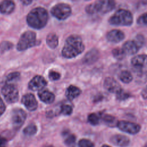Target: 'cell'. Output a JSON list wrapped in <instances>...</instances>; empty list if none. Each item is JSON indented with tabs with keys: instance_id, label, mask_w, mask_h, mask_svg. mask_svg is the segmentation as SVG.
I'll return each mask as SVG.
<instances>
[{
	"instance_id": "8d00e7d4",
	"label": "cell",
	"mask_w": 147,
	"mask_h": 147,
	"mask_svg": "<svg viewBox=\"0 0 147 147\" xmlns=\"http://www.w3.org/2000/svg\"><path fill=\"white\" fill-rule=\"evenodd\" d=\"M7 140L5 138L0 136V147H5L6 144Z\"/></svg>"
},
{
	"instance_id": "4fadbf2b",
	"label": "cell",
	"mask_w": 147,
	"mask_h": 147,
	"mask_svg": "<svg viewBox=\"0 0 147 147\" xmlns=\"http://www.w3.org/2000/svg\"><path fill=\"white\" fill-rule=\"evenodd\" d=\"M22 103L29 111H34L37 108V101L32 94L28 93L24 95L21 99Z\"/></svg>"
},
{
	"instance_id": "4dcf8cb0",
	"label": "cell",
	"mask_w": 147,
	"mask_h": 147,
	"mask_svg": "<svg viewBox=\"0 0 147 147\" xmlns=\"http://www.w3.org/2000/svg\"><path fill=\"white\" fill-rule=\"evenodd\" d=\"M79 147H94V145L92 141L88 139H81L78 142Z\"/></svg>"
},
{
	"instance_id": "e575fe53",
	"label": "cell",
	"mask_w": 147,
	"mask_h": 147,
	"mask_svg": "<svg viewBox=\"0 0 147 147\" xmlns=\"http://www.w3.org/2000/svg\"><path fill=\"white\" fill-rule=\"evenodd\" d=\"M5 109H6L5 105L0 96V116L3 114V113L5 111Z\"/></svg>"
},
{
	"instance_id": "30bf717a",
	"label": "cell",
	"mask_w": 147,
	"mask_h": 147,
	"mask_svg": "<svg viewBox=\"0 0 147 147\" xmlns=\"http://www.w3.org/2000/svg\"><path fill=\"white\" fill-rule=\"evenodd\" d=\"M117 126L121 131L130 134H136L138 133L141 129L140 125L126 121H120L118 122Z\"/></svg>"
},
{
	"instance_id": "44dd1931",
	"label": "cell",
	"mask_w": 147,
	"mask_h": 147,
	"mask_svg": "<svg viewBox=\"0 0 147 147\" xmlns=\"http://www.w3.org/2000/svg\"><path fill=\"white\" fill-rule=\"evenodd\" d=\"M63 136L64 138V142L66 145L69 147H74L75 146L76 137L75 135L70 133L68 131L63 133Z\"/></svg>"
},
{
	"instance_id": "f35d334b",
	"label": "cell",
	"mask_w": 147,
	"mask_h": 147,
	"mask_svg": "<svg viewBox=\"0 0 147 147\" xmlns=\"http://www.w3.org/2000/svg\"><path fill=\"white\" fill-rule=\"evenodd\" d=\"M101 147H110V146H108V145H103Z\"/></svg>"
},
{
	"instance_id": "9c48e42d",
	"label": "cell",
	"mask_w": 147,
	"mask_h": 147,
	"mask_svg": "<svg viewBox=\"0 0 147 147\" xmlns=\"http://www.w3.org/2000/svg\"><path fill=\"white\" fill-rule=\"evenodd\" d=\"M133 69L140 74H147V55H139L131 60Z\"/></svg>"
},
{
	"instance_id": "7c38bea8",
	"label": "cell",
	"mask_w": 147,
	"mask_h": 147,
	"mask_svg": "<svg viewBox=\"0 0 147 147\" xmlns=\"http://www.w3.org/2000/svg\"><path fill=\"white\" fill-rule=\"evenodd\" d=\"M47 84L46 80L42 76L36 75L29 82L28 87L32 91L41 90Z\"/></svg>"
},
{
	"instance_id": "ba28073f",
	"label": "cell",
	"mask_w": 147,
	"mask_h": 147,
	"mask_svg": "<svg viewBox=\"0 0 147 147\" xmlns=\"http://www.w3.org/2000/svg\"><path fill=\"white\" fill-rule=\"evenodd\" d=\"M51 14L56 18L63 20L67 18L71 14V7L66 3H60L55 5L51 10Z\"/></svg>"
},
{
	"instance_id": "ffe728a7",
	"label": "cell",
	"mask_w": 147,
	"mask_h": 147,
	"mask_svg": "<svg viewBox=\"0 0 147 147\" xmlns=\"http://www.w3.org/2000/svg\"><path fill=\"white\" fill-rule=\"evenodd\" d=\"M81 94V90L78 87L71 85L69 86L66 90L65 95L68 99L72 100L77 98Z\"/></svg>"
},
{
	"instance_id": "7402d4cb",
	"label": "cell",
	"mask_w": 147,
	"mask_h": 147,
	"mask_svg": "<svg viewBox=\"0 0 147 147\" xmlns=\"http://www.w3.org/2000/svg\"><path fill=\"white\" fill-rule=\"evenodd\" d=\"M46 42L49 48L52 49H54L58 45V42H59L58 37L55 33H51L49 34H48L47 37Z\"/></svg>"
},
{
	"instance_id": "5bb4252c",
	"label": "cell",
	"mask_w": 147,
	"mask_h": 147,
	"mask_svg": "<svg viewBox=\"0 0 147 147\" xmlns=\"http://www.w3.org/2000/svg\"><path fill=\"white\" fill-rule=\"evenodd\" d=\"M103 86L107 91L111 93L117 94L122 89L119 84L115 79L110 77H107L105 79Z\"/></svg>"
},
{
	"instance_id": "d6986e66",
	"label": "cell",
	"mask_w": 147,
	"mask_h": 147,
	"mask_svg": "<svg viewBox=\"0 0 147 147\" xmlns=\"http://www.w3.org/2000/svg\"><path fill=\"white\" fill-rule=\"evenodd\" d=\"M38 95L40 99L47 104L52 103L55 99V95L47 90H41L38 93Z\"/></svg>"
},
{
	"instance_id": "9a60e30c",
	"label": "cell",
	"mask_w": 147,
	"mask_h": 147,
	"mask_svg": "<svg viewBox=\"0 0 147 147\" xmlns=\"http://www.w3.org/2000/svg\"><path fill=\"white\" fill-rule=\"evenodd\" d=\"M125 38V34L120 30L113 29L109 32L106 34L107 40L113 43H118L122 41Z\"/></svg>"
},
{
	"instance_id": "83f0119b",
	"label": "cell",
	"mask_w": 147,
	"mask_h": 147,
	"mask_svg": "<svg viewBox=\"0 0 147 147\" xmlns=\"http://www.w3.org/2000/svg\"><path fill=\"white\" fill-rule=\"evenodd\" d=\"M20 74L18 72H14L9 74L6 77V82L7 83H10L13 81H16L20 79Z\"/></svg>"
},
{
	"instance_id": "8fae6325",
	"label": "cell",
	"mask_w": 147,
	"mask_h": 147,
	"mask_svg": "<svg viewBox=\"0 0 147 147\" xmlns=\"http://www.w3.org/2000/svg\"><path fill=\"white\" fill-rule=\"evenodd\" d=\"M26 118V113L21 109H14L11 113V122L13 127L18 129L24 123Z\"/></svg>"
},
{
	"instance_id": "cb8c5ba5",
	"label": "cell",
	"mask_w": 147,
	"mask_h": 147,
	"mask_svg": "<svg viewBox=\"0 0 147 147\" xmlns=\"http://www.w3.org/2000/svg\"><path fill=\"white\" fill-rule=\"evenodd\" d=\"M102 120L104 122V123L111 127L115 126V125L117 126L118 122L117 121L115 118L112 115H108V114H104L102 117Z\"/></svg>"
},
{
	"instance_id": "60d3db41",
	"label": "cell",
	"mask_w": 147,
	"mask_h": 147,
	"mask_svg": "<svg viewBox=\"0 0 147 147\" xmlns=\"http://www.w3.org/2000/svg\"><path fill=\"white\" fill-rule=\"evenodd\" d=\"M144 147H147V144H146V145H145Z\"/></svg>"
},
{
	"instance_id": "4316f807",
	"label": "cell",
	"mask_w": 147,
	"mask_h": 147,
	"mask_svg": "<svg viewBox=\"0 0 147 147\" xmlns=\"http://www.w3.org/2000/svg\"><path fill=\"white\" fill-rule=\"evenodd\" d=\"M112 53L113 56L118 60L123 59L126 55L122 48H115L113 49Z\"/></svg>"
},
{
	"instance_id": "603a6c76",
	"label": "cell",
	"mask_w": 147,
	"mask_h": 147,
	"mask_svg": "<svg viewBox=\"0 0 147 147\" xmlns=\"http://www.w3.org/2000/svg\"><path fill=\"white\" fill-rule=\"evenodd\" d=\"M119 79L124 83H129L133 80V76L130 72L126 70L122 71L120 72Z\"/></svg>"
},
{
	"instance_id": "2e32d148",
	"label": "cell",
	"mask_w": 147,
	"mask_h": 147,
	"mask_svg": "<svg viewBox=\"0 0 147 147\" xmlns=\"http://www.w3.org/2000/svg\"><path fill=\"white\" fill-rule=\"evenodd\" d=\"M111 141L114 145L120 147H126L130 142L129 138L121 134H116L111 138Z\"/></svg>"
},
{
	"instance_id": "1f68e13d",
	"label": "cell",
	"mask_w": 147,
	"mask_h": 147,
	"mask_svg": "<svg viewBox=\"0 0 147 147\" xmlns=\"http://www.w3.org/2000/svg\"><path fill=\"white\" fill-rule=\"evenodd\" d=\"M13 47V44L9 41H3L0 44V51L3 52L10 49Z\"/></svg>"
},
{
	"instance_id": "7a4b0ae2",
	"label": "cell",
	"mask_w": 147,
	"mask_h": 147,
	"mask_svg": "<svg viewBox=\"0 0 147 147\" xmlns=\"http://www.w3.org/2000/svg\"><path fill=\"white\" fill-rule=\"evenodd\" d=\"M48 19L47 11L43 7H37L29 13L26 17V21L30 27L40 29L46 25Z\"/></svg>"
},
{
	"instance_id": "6da1fadb",
	"label": "cell",
	"mask_w": 147,
	"mask_h": 147,
	"mask_svg": "<svg viewBox=\"0 0 147 147\" xmlns=\"http://www.w3.org/2000/svg\"><path fill=\"white\" fill-rule=\"evenodd\" d=\"M84 50V45L81 37L78 35L73 34L66 39L61 53L63 57L71 59L82 53Z\"/></svg>"
},
{
	"instance_id": "5b68a950",
	"label": "cell",
	"mask_w": 147,
	"mask_h": 147,
	"mask_svg": "<svg viewBox=\"0 0 147 147\" xmlns=\"http://www.w3.org/2000/svg\"><path fill=\"white\" fill-rule=\"evenodd\" d=\"M145 43V38L141 34L137 35L134 40L126 41L122 47L125 54L132 55L136 54Z\"/></svg>"
},
{
	"instance_id": "52a82bcc",
	"label": "cell",
	"mask_w": 147,
	"mask_h": 147,
	"mask_svg": "<svg viewBox=\"0 0 147 147\" xmlns=\"http://www.w3.org/2000/svg\"><path fill=\"white\" fill-rule=\"evenodd\" d=\"M6 101L9 103H13L18 101L19 98L18 90L17 87L11 83H6L1 90Z\"/></svg>"
},
{
	"instance_id": "277c9868",
	"label": "cell",
	"mask_w": 147,
	"mask_h": 147,
	"mask_svg": "<svg viewBox=\"0 0 147 147\" xmlns=\"http://www.w3.org/2000/svg\"><path fill=\"white\" fill-rule=\"evenodd\" d=\"M115 6V2L111 0L98 1L86 6V11L90 14H105L111 11Z\"/></svg>"
},
{
	"instance_id": "e0dca14e",
	"label": "cell",
	"mask_w": 147,
	"mask_h": 147,
	"mask_svg": "<svg viewBox=\"0 0 147 147\" xmlns=\"http://www.w3.org/2000/svg\"><path fill=\"white\" fill-rule=\"evenodd\" d=\"M99 53L98 50L92 49L89 51L84 56L83 61L86 64H91L95 62L99 58Z\"/></svg>"
},
{
	"instance_id": "f1b7e54d",
	"label": "cell",
	"mask_w": 147,
	"mask_h": 147,
	"mask_svg": "<svg viewBox=\"0 0 147 147\" xmlns=\"http://www.w3.org/2000/svg\"><path fill=\"white\" fill-rule=\"evenodd\" d=\"M116 96L117 99L119 100H125L130 97L129 93L125 92L124 90L121 89L116 94Z\"/></svg>"
},
{
	"instance_id": "d6a6232c",
	"label": "cell",
	"mask_w": 147,
	"mask_h": 147,
	"mask_svg": "<svg viewBox=\"0 0 147 147\" xmlns=\"http://www.w3.org/2000/svg\"><path fill=\"white\" fill-rule=\"evenodd\" d=\"M137 24L141 25H147V12L142 14L138 17Z\"/></svg>"
},
{
	"instance_id": "d590c367",
	"label": "cell",
	"mask_w": 147,
	"mask_h": 147,
	"mask_svg": "<svg viewBox=\"0 0 147 147\" xmlns=\"http://www.w3.org/2000/svg\"><path fill=\"white\" fill-rule=\"evenodd\" d=\"M141 94L142 97L144 99H147V86H146L142 90Z\"/></svg>"
},
{
	"instance_id": "8992f818",
	"label": "cell",
	"mask_w": 147,
	"mask_h": 147,
	"mask_svg": "<svg viewBox=\"0 0 147 147\" xmlns=\"http://www.w3.org/2000/svg\"><path fill=\"white\" fill-rule=\"evenodd\" d=\"M36 34L32 31L25 32L20 37L17 45V49L20 51L28 49L36 45Z\"/></svg>"
},
{
	"instance_id": "74e56055",
	"label": "cell",
	"mask_w": 147,
	"mask_h": 147,
	"mask_svg": "<svg viewBox=\"0 0 147 147\" xmlns=\"http://www.w3.org/2000/svg\"><path fill=\"white\" fill-rule=\"evenodd\" d=\"M21 2L25 5H28L30 3H31L32 2V1H29V0H24V1H21Z\"/></svg>"
},
{
	"instance_id": "ac0fdd59",
	"label": "cell",
	"mask_w": 147,
	"mask_h": 147,
	"mask_svg": "<svg viewBox=\"0 0 147 147\" xmlns=\"http://www.w3.org/2000/svg\"><path fill=\"white\" fill-rule=\"evenodd\" d=\"M15 8L14 3L9 0H5L0 3V12L4 14H9L13 11Z\"/></svg>"
},
{
	"instance_id": "f546056e",
	"label": "cell",
	"mask_w": 147,
	"mask_h": 147,
	"mask_svg": "<svg viewBox=\"0 0 147 147\" xmlns=\"http://www.w3.org/2000/svg\"><path fill=\"white\" fill-rule=\"evenodd\" d=\"M60 113L64 115H69L72 113V108L69 105H62L60 109Z\"/></svg>"
},
{
	"instance_id": "d4e9b609",
	"label": "cell",
	"mask_w": 147,
	"mask_h": 147,
	"mask_svg": "<svg viewBox=\"0 0 147 147\" xmlns=\"http://www.w3.org/2000/svg\"><path fill=\"white\" fill-rule=\"evenodd\" d=\"M37 128L36 125L33 123H31L28 125L23 130V133L26 136H33L37 133Z\"/></svg>"
},
{
	"instance_id": "836d02e7",
	"label": "cell",
	"mask_w": 147,
	"mask_h": 147,
	"mask_svg": "<svg viewBox=\"0 0 147 147\" xmlns=\"http://www.w3.org/2000/svg\"><path fill=\"white\" fill-rule=\"evenodd\" d=\"M49 78L51 80H57L60 79V74L55 71H50L49 72Z\"/></svg>"
},
{
	"instance_id": "ab89813d",
	"label": "cell",
	"mask_w": 147,
	"mask_h": 147,
	"mask_svg": "<svg viewBox=\"0 0 147 147\" xmlns=\"http://www.w3.org/2000/svg\"><path fill=\"white\" fill-rule=\"evenodd\" d=\"M45 147H53L52 146H45Z\"/></svg>"
},
{
	"instance_id": "3957f363",
	"label": "cell",
	"mask_w": 147,
	"mask_h": 147,
	"mask_svg": "<svg viewBox=\"0 0 147 147\" xmlns=\"http://www.w3.org/2000/svg\"><path fill=\"white\" fill-rule=\"evenodd\" d=\"M133 21V15L131 12L125 9H119L111 16L109 22L114 26H130Z\"/></svg>"
},
{
	"instance_id": "484cf974",
	"label": "cell",
	"mask_w": 147,
	"mask_h": 147,
	"mask_svg": "<svg viewBox=\"0 0 147 147\" xmlns=\"http://www.w3.org/2000/svg\"><path fill=\"white\" fill-rule=\"evenodd\" d=\"M99 121L100 117L95 113H91L88 116V121L92 125H97L99 124Z\"/></svg>"
}]
</instances>
